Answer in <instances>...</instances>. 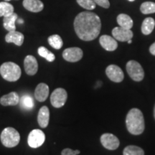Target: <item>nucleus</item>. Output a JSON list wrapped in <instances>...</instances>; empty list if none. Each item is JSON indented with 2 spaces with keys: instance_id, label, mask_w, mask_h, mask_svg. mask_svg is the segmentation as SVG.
I'll use <instances>...</instances> for the list:
<instances>
[{
  "instance_id": "1",
  "label": "nucleus",
  "mask_w": 155,
  "mask_h": 155,
  "mask_svg": "<svg viewBox=\"0 0 155 155\" xmlns=\"http://www.w3.org/2000/svg\"><path fill=\"white\" fill-rule=\"evenodd\" d=\"M74 29L75 33L81 40L91 41L100 34L101 21L95 13L83 12L75 18Z\"/></svg>"
},
{
  "instance_id": "2",
  "label": "nucleus",
  "mask_w": 155,
  "mask_h": 155,
  "mask_svg": "<svg viewBox=\"0 0 155 155\" xmlns=\"http://www.w3.org/2000/svg\"><path fill=\"white\" fill-rule=\"evenodd\" d=\"M127 130L133 135H140L144 131V119L142 112L138 108H132L126 118Z\"/></svg>"
},
{
  "instance_id": "3",
  "label": "nucleus",
  "mask_w": 155,
  "mask_h": 155,
  "mask_svg": "<svg viewBox=\"0 0 155 155\" xmlns=\"http://www.w3.org/2000/svg\"><path fill=\"white\" fill-rule=\"evenodd\" d=\"M0 74L5 81L15 82L19 80L22 72L18 65L12 62L4 63L0 67Z\"/></svg>"
},
{
  "instance_id": "4",
  "label": "nucleus",
  "mask_w": 155,
  "mask_h": 155,
  "mask_svg": "<svg viewBox=\"0 0 155 155\" xmlns=\"http://www.w3.org/2000/svg\"><path fill=\"white\" fill-rule=\"evenodd\" d=\"M0 139L4 146L12 148L18 145L20 141V135L14 128L7 127L2 132Z\"/></svg>"
},
{
  "instance_id": "5",
  "label": "nucleus",
  "mask_w": 155,
  "mask_h": 155,
  "mask_svg": "<svg viewBox=\"0 0 155 155\" xmlns=\"http://www.w3.org/2000/svg\"><path fill=\"white\" fill-rule=\"evenodd\" d=\"M126 68H127L128 74L133 81L139 82L144 79V69L138 62L135 61H129L126 65Z\"/></svg>"
},
{
  "instance_id": "6",
  "label": "nucleus",
  "mask_w": 155,
  "mask_h": 155,
  "mask_svg": "<svg viewBox=\"0 0 155 155\" xmlns=\"http://www.w3.org/2000/svg\"><path fill=\"white\" fill-rule=\"evenodd\" d=\"M68 98V94L65 89L56 88L50 96V103L55 108H61L65 105Z\"/></svg>"
},
{
  "instance_id": "7",
  "label": "nucleus",
  "mask_w": 155,
  "mask_h": 155,
  "mask_svg": "<svg viewBox=\"0 0 155 155\" xmlns=\"http://www.w3.org/2000/svg\"><path fill=\"white\" fill-rule=\"evenodd\" d=\"M45 135L40 129H34L29 134L28 138V145L32 148H38L44 144Z\"/></svg>"
},
{
  "instance_id": "8",
  "label": "nucleus",
  "mask_w": 155,
  "mask_h": 155,
  "mask_svg": "<svg viewBox=\"0 0 155 155\" xmlns=\"http://www.w3.org/2000/svg\"><path fill=\"white\" fill-rule=\"evenodd\" d=\"M101 144L108 150H115L119 147L120 141L115 135L112 134H104L101 137Z\"/></svg>"
},
{
  "instance_id": "9",
  "label": "nucleus",
  "mask_w": 155,
  "mask_h": 155,
  "mask_svg": "<svg viewBox=\"0 0 155 155\" xmlns=\"http://www.w3.org/2000/svg\"><path fill=\"white\" fill-rule=\"evenodd\" d=\"M83 55V50L81 48L76 47L67 48L63 53V58L66 61L71 63H75L81 61Z\"/></svg>"
},
{
  "instance_id": "10",
  "label": "nucleus",
  "mask_w": 155,
  "mask_h": 155,
  "mask_svg": "<svg viewBox=\"0 0 155 155\" xmlns=\"http://www.w3.org/2000/svg\"><path fill=\"white\" fill-rule=\"evenodd\" d=\"M106 74L111 81L120 83L124 78V74L122 70L116 65H110L106 68Z\"/></svg>"
},
{
  "instance_id": "11",
  "label": "nucleus",
  "mask_w": 155,
  "mask_h": 155,
  "mask_svg": "<svg viewBox=\"0 0 155 155\" xmlns=\"http://www.w3.org/2000/svg\"><path fill=\"white\" fill-rule=\"evenodd\" d=\"M112 35L114 38L121 42H127L128 40H131L134 35L131 30L123 28L121 27H116L114 28L112 30Z\"/></svg>"
},
{
  "instance_id": "12",
  "label": "nucleus",
  "mask_w": 155,
  "mask_h": 155,
  "mask_svg": "<svg viewBox=\"0 0 155 155\" xmlns=\"http://www.w3.org/2000/svg\"><path fill=\"white\" fill-rule=\"evenodd\" d=\"M25 71L29 75H35L38 71V63L36 58L32 55H28L24 61Z\"/></svg>"
},
{
  "instance_id": "13",
  "label": "nucleus",
  "mask_w": 155,
  "mask_h": 155,
  "mask_svg": "<svg viewBox=\"0 0 155 155\" xmlns=\"http://www.w3.org/2000/svg\"><path fill=\"white\" fill-rule=\"evenodd\" d=\"M101 47L107 51H114L118 47V43L115 38L109 35H102L99 39Z\"/></svg>"
},
{
  "instance_id": "14",
  "label": "nucleus",
  "mask_w": 155,
  "mask_h": 155,
  "mask_svg": "<svg viewBox=\"0 0 155 155\" xmlns=\"http://www.w3.org/2000/svg\"><path fill=\"white\" fill-rule=\"evenodd\" d=\"M48 95H49V87L48 85L44 83L38 84L35 91V97L37 101L43 102L47 99Z\"/></svg>"
},
{
  "instance_id": "15",
  "label": "nucleus",
  "mask_w": 155,
  "mask_h": 155,
  "mask_svg": "<svg viewBox=\"0 0 155 155\" xmlns=\"http://www.w3.org/2000/svg\"><path fill=\"white\" fill-rule=\"evenodd\" d=\"M23 7L31 12H40L44 8V5L40 0H24Z\"/></svg>"
},
{
  "instance_id": "16",
  "label": "nucleus",
  "mask_w": 155,
  "mask_h": 155,
  "mask_svg": "<svg viewBox=\"0 0 155 155\" xmlns=\"http://www.w3.org/2000/svg\"><path fill=\"white\" fill-rule=\"evenodd\" d=\"M5 41L8 43H14L17 46H21L24 42V35L16 30L11 31L5 36Z\"/></svg>"
},
{
  "instance_id": "17",
  "label": "nucleus",
  "mask_w": 155,
  "mask_h": 155,
  "mask_svg": "<svg viewBox=\"0 0 155 155\" xmlns=\"http://www.w3.org/2000/svg\"><path fill=\"white\" fill-rule=\"evenodd\" d=\"M19 103V96L16 92H11L0 98V104L4 106H16Z\"/></svg>"
},
{
  "instance_id": "18",
  "label": "nucleus",
  "mask_w": 155,
  "mask_h": 155,
  "mask_svg": "<svg viewBox=\"0 0 155 155\" xmlns=\"http://www.w3.org/2000/svg\"><path fill=\"white\" fill-rule=\"evenodd\" d=\"M50 120V111L47 106H42L38 112V121L40 127L46 128Z\"/></svg>"
},
{
  "instance_id": "19",
  "label": "nucleus",
  "mask_w": 155,
  "mask_h": 155,
  "mask_svg": "<svg viewBox=\"0 0 155 155\" xmlns=\"http://www.w3.org/2000/svg\"><path fill=\"white\" fill-rule=\"evenodd\" d=\"M17 15L14 12L13 14L9 16L4 17L3 19V26L5 30H7L8 32L14 31L16 29V25L15 22L17 20Z\"/></svg>"
},
{
  "instance_id": "20",
  "label": "nucleus",
  "mask_w": 155,
  "mask_h": 155,
  "mask_svg": "<svg viewBox=\"0 0 155 155\" xmlns=\"http://www.w3.org/2000/svg\"><path fill=\"white\" fill-rule=\"evenodd\" d=\"M117 23L119 24V27L121 28L128 29V30H131L133 27V20L129 15L126 14H120L118 15Z\"/></svg>"
},
{
  "instance_id": "21",
  "label": "nucleus",
  "mask_w": 155,
  "mask_h": 155,
  "mask_svg": "<svg viewBox=\"0 0 155 155\" xmlns=\"http://www.w3.org/2000/svg\"><path fill=\"white\" fill-rule=\"evenodd\" d=\"M155 26V21L152 17H147L143 21L141 25V32L145 35L151 34L154 30Z\"/></svg>"
},
{
  "instance_id": "22",
  "label": "nucleus",
  "mask_w": 155,
  "mask_h": 155,
  "mask_svg": "<svg viewBox=\"0 0 155 155\" xmlns=\"http://www.w3.org/2000/svg\"><path fill=\"white\" fill-rule=\"evenodd\" d=\"M19 104L20 107L24 110L30 111L34 108L35 103L32 98L30 95H24L19 98Z\"/></svg>"
},
{
  "instance_id": "23",
  "label": "nucleus",
  "mask_w": 155,
  "mask_h": 155,
  "mask_svg": "<svg viewBox=\"0 0 155 155\" xmlns=\"http://www.w3.org/2000/svg\"><path fill=\"white\" fill-rule=\"evenodd\" d=\"M48 41L50 45L56 50H60L63 45V40L58 35H53L50 36L48 39Z\"/></svg>"
},
{
  "instance_id": "24",
  "label": "nucleus",
  "mask_w": 155,
  "mask_h": 155,
  "mask_svg": "<svg viewBox=\"0 0 155 155\" xmlns=\"http://www.w3.org/2000/svg\"><path fill=\"white\" fill-rule=\"evenodd\" d=\"M14 13V7L7 2H0V17H7Z\"/></svg>"
},
{
  "instance_id": "25",
  "label": "nucleus",
  "mask_w": 155,
  "mask_h": 155,
  "mask_svg": "<svg viewBox=\"0 0 155 155\" xmlns=\"http://www.w3.org/2000/svg\"><path fill=\"white\" fill-rule=\"evenodd\" d=\"M124 155H144V152L141 147L134 145L127 146L124 150Z\"/></svg>"
},
{
  "instance_id": "26",
  "label": "nucleus",
  "mask_w": 155,
  "mask_h": 155,
  "mask_svg": "<svg viewBox=\"0 0 155 155\" xmlns=\"http://www.w3.org/2000/svg\"><path fill=\"white\" fill-rule=\"evenodd\" d=\"M140 11L144 15L155 13V3L152 2H145L141 4Z\"/></svg>"
},
{
  "instance_id": "27",
  "label": "nucleus",
  "mask_w": 155,
  "mask_h": 155,
  "mask_svg": "<svg viewBox=\"0 0 155 155\" xmlns=\"http://www.w3.org/2000/svg\"><path fill=\"white\" fill-rule=\"evenodd\" d=\"M77 3L83 8L87 10H93L96 8V4L94 0H76Z\"/></svg>"
},
{
  "instance_id": "28",
  "label": "nucleus",
  "mask_w": 155,
  "mask_h": 155,
  "mask_svg": "<svg viewBox=\"0 0 155 155\" xmlns=\"http://www.w3.org/2000/svg\"><path fill=\"white\" fill-rule=\"evenodd\" d=\"M94 2L100 7L107 9L110 7V3L108 0H94Z\"/></svg>"
},
{
  "instance_id": "29",
  "label": "nucleus",
  "mask_w": 155,
  "mask_h": 155,
  "mask_svg": "<svg viewBox=\"0 0 155 155\" xmlns=\"http://www.w3.org/2000/svg\"><path fill=\"white\" fill-rule=\"evenodd\" d=\"M81 153L79 150H72L71 149H65L62 151L61 155H78Z\"/></svg>"
},
{
  "instance_id": "30",
  "label": "nucleus",
  "mask_w": 155,
  "mask_h": 155,
  "mask_svg": "<svg viewBox=\"0 0 155 155\" xmlns=\"http://www.w3.org/2000/svg\"><path fill=\"white\" fill-rule=\"evenodd\" d=\"M50 53V51L48 50L47 48H45V47H40L38 48V54L39 55H40L41 57L46 58L48 54Z\"/></svg>"
},
{
  "instance_id": "31",
  "label": "nucleus",
  "mask_w": 155,
  "mask_h": 155,
  "mask_svg": "<svg viewBox=\"0 0 155 155\" xmlns=\"http://www.w3.org/2000/svg\"><path fill=\"white\" fill-rule=\"evenodd\" d=\"M45 59L47 60L48 62H53L54 61H55V55H54L53 53L50 52V53L48 54V56H47V57H46Z\"/></svg>"
},
{
  "instance_id": "32",
  "label": "nucleus",
  "mask_w": 155,
  "mask_h": 155,
  "mask_svg": "<svg viewBox=\"0 0 155 155\" xmlns=\"http://www.w3.org/2000/svg\"><path fill=\"white\" fill-rule=\"evenodd\" d=\"M150 52L153 55H155V42H154L150 48Z\"/></svg>"
},
{
  "instance_id": "33",
  "label": "nucleus",
  "mask_w": 155,
  "mask_h": 155,
  "mask_svg": "<svg viewBox=\"0 0 155 155\" xmlns=\"http://www.w3.org/2000/svg\"><path fill=\"white\" fill-rule=\"evenodd\" d=\"M18 22L19 23V24H22V23L24 22V21H23L22 19H19V20H18Z\"/></svg>"
},
{
  "instance_id": "34",
  "label": "nucleus",
  "mask_w": 155,
  "mask_h": 155,
  "mask_svg": "<svg viewBox=\"0 0 155 155\" xmlns=\"http://www.w3.org/2000/svg\"><path fill=\"white\" fill-rule=\"evenodd\" d=\"M128 43H129V44H131V42H132V41H131V40H128Z\"/></svg>"
},
{
  "instance_id": "35",
  "label": "nucleus",
  "mask_w": 155,
  "mask_h": 155,
  "mask_svg": "<svg viewBox=\"0 0 155 155\" xmlns=\"http://www.w3.org/2000/svg\"><path fill=\"white\" fill-rule=\"evenodd\" d=\"M154 117L155 119V105H154Z\"/></svg>"
},
{
  "instance_id": "36",
  "label": "nucleus",
  "mask_w": 155,
  "mask_h": 155,
  "mask_svg": "<svg viewBox=\"0 0 155 155\" xmlns=\"http://www.w3.org/2000/svg\"><path fill=\"white\" fill-rule=\"evenodd\" d=\"M11 1V0H5V2H9Z\"/></svg>"
},
{
  "instance_id": "37",
  "label": "nucleus",
  "mask_w": 155,
  "mask_h": 155,
  "mask_svg": "<svg viewBox=\"0 0 155 155\" xmlns=\"http://www.w3.org/2000/svg\"><path fill=\"white\" fill-rule=\"evenodd\" d=\"M129 2H134V0H129Z\"/></svg>"
}]
</instances>
